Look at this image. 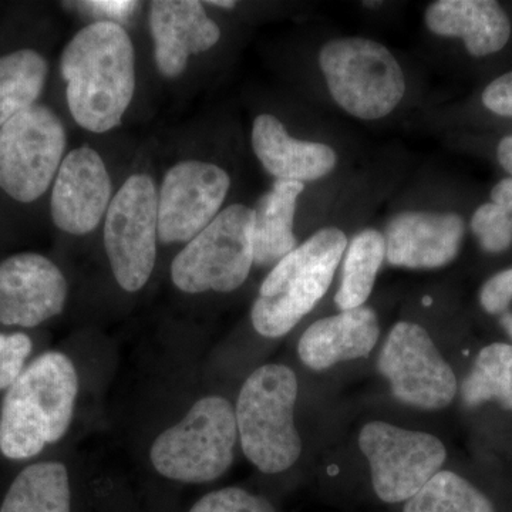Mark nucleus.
<instances>
[{
	"label": "nucleus",
	"instance_id": "nucleus-1",
	"mask_svg": "<svg viewBox=\"0 0 512 512\" xmlns=\"http://www.w3.org/2000/svg\"><path fill=\"white\" fill-rule=\"evenodd\" d=\"M60 69L74 121L92 133L120 126L136 90L134 47L117 22L99 20L64 47Z\"/></svg>",
	"mask_w": 512,
	"mask_h": 512
},
{
	"label": "nucleus",
	"instance_id": "nucleus-24",
	"mask_svg": "<svg viewBox=\"0 0 512 512\" xmlns=\"http://www.w3.org/2000/svg\"><path fill=\"white\" fill-rule=\"evenodd\" d=\"M468 407L495 400L512 412V345L493 343L478 353L470 375L461 386Z\"/></svg>",
	"mask_w": 512,
	"mask_h": 512
},
{
	"label": "nucleus",
	"instance_id": "nucleus-7",
	"mask_svg": "<svg viewBox=\"0 0 512 512\" xmlns=\"http://www.w3.org/2000/svg\"><path fill=\"white\" fill-rule=\"evenodd\" d=\"M254 208L232 204L192 238L171 265L174 285L185 293L237 291L254 265Z\"/></svg>",
	"mask_w": 512,
	"mask_h": 512
},
{
	"label": "nucleus",
	"instance_id": "nucleus-5",
	"mask_svg": "<svg viewBox=\"0 0 512 512\" xmlns=\"http://www.w3.org/2000/svg\"><path fill=\"white\" fill-rule=\"evenodd\" d=\"M318 63L333 101L355 119L382 120L407 92L402 64L369 37H335L323 43Z\"/></svg>",
	"mask_w": 512,
	"mask_h": 512
},
{
	"label": "nucleus",
	"instance_id": "nucleus-4",
	"mask_svg": "<svg viewBox=\"0 0 512 512\" xmlns=\"http://www.w3.org/2000/svg\"><path fill=\"white\" fill-rule=\"evenodd\" d=\"M296 399L298 379L284 365L259 367L239 392L235 417L242 451L262 473H284L301 457Z\"/></svg>",
	"mask_w": 512,
	"mask_h": 512
},
{
	"label": "nucleus",
	"instance_id": "nucleus-21",
	"mask_svg": "<svg viewBox=\"0 0 512 512\" xmlns=\"http://www.w3.org/2000/svg\"><path fill=\"white\" fill-rule=\"evenodd\" d=\"M342 276L335 295L340 312L365 306L375 288L383 262L386 261V241L383 232L365 228L350 239L342 259Z\"/></svg>",
	"mask_w": 512,
	"mask_h": 512
},
{
	"label": "nucleus",
	"instance_id": "nucleus-13",
	"mask_svg": "<svg viewBox=\"0 0 512 512\" xmlns=\"http://www.w3.org/2000/svg\"><path fill=\"white\" fill-rule=\"evenodd\" d=\"M66 278L46 256L26 252L0 264V323L36 328L63 312Z\"/></svg>",
	"mask_w": 512,
	"mask_h": 512
},
{
	"label": "nucleus",
	"instance_id": "nucleus-15",
	"mask_svg": "<svg viewBox=\"0 0 512 512\" xmlns=\"http://www.w3.org/2000/svg\"><path fill=\"white\" fill-rule=\"evenodd\" d=\"M383 235L390 265L440 269L460 254L466 222L456 212L403 211L390 218Z\"/></svg>",
	"mask_w": 512,
	"mask_h": 512
},
{
	"label": "nucleus",
	"instance_id": "nucleus-20",
	"mask_svg": "<svg viewBox=\"0 0 512 512\" xmlns=\"http://www.w3.org/2000/svg\"><path fill=\"white\" fill-rule=\"evenodd\" d=\"M303 191L305 184L275 180L271 190L256 202L252 228L254 265L274 268L298 247L293 227L296 207Z\"/></svg>",
	"mask_w": 512,
	"mask_h": 512
},
{
	"label": "nucleus",
	"instance_id": "nucleus-9",
	"mask_svg": "<svg viewBox=\"0 0 512 512\" xmlns=\"http://www.w3.org/2000/svg\"><path fill=\"white\" fill-rule=\"evenodd\" d=\"M158 194L153 178L131 175L110 202L104 245L114 278L127 292L147 284L156 265Z\"/></svg>",
	"mask_w": 512,
	"mask_h": 512
},
{
	"label": "nucleus",
	"instance_id": "nucleus-32",
	"mask_svg": "<svg viewBox=\"0 0 512 512\" xmlns=\"http://www.w3.org/2000/svg\"><path fill=\"white\" fill-rule=\"evenodd\" d=\"M491 202L512 214V177L504 178L491 190Z\"/></svg>",
	"mask_w": 512,
	"mask_h": 512
},
{
	"label": "nucleus",
	"instance_id": "nucleus-25",
	"mask_svg": "<svg viewBox=\"0 0 512 512\" xmlns=\"http://www.w3.org/2000/svg\"><path fill=\"white\" fill-rule=\"evenodd\" d=\"M403 512H495L494 505L466 478L441 470L404 504Z\"/></svg>",
	"mask_w": 512,
	"mask_h": 512
},
{
	"label": "nucleus",
	"instance_id": "nucleus-19",
	"mask_svg": "<svg viewBox=\"0 0 512 512\" xmlns=\"http://www.w3.org/2000/svg\"><path fill=\"white\" fill-rule=\"evenodd\" d=\"M433 35L463 39L467 52L485 57L500 52L511 37V22L494 0H437L424 12Z\"/></svg>",
	"mask_w": 512,
	"mask_h": 512
},
{
	"label": "nucleus",
	"instance_id": "nucleus-31",
	"mask_svg": "<svg viewBox=\"0 0 512 512\" xmlns=\"http://www.w3.org/2000/svg\"><path fill=\"white\" fill-rule=\"evenodd\" d=\"M80 6H86V8L94 10L97 13H103L107 18H110L109 22H114L113 19H126L131 13L136 10L138 3L136 2H123V0H103V2H84L80 3Z\"/></svg>",
	"mask_w": 512,
	"mask_h": 512
},
{
	"label": "nucleus",
	"instance_id": "nucleus-10",
	"mask_svg": "<svg viewBox=\"0 0 512 512\" xmlns=\"http://www.w3.org/2000/svg\"><path fill=\"white\" fill-rule=\"evenodd\" d=\"M359 447L370 464L373 490L387 504L406 503L446 463L440 439L424 431L370 421L359 434Z\"/></svg>",
	"mask_w": 512,
	"mask_h": 512
},
{
	"label": "nucleus",
	"instance_id": "nucleus-27",
	"mask_svg": "<svg viewBox=\"0 0 512 512\" xmlns=\"http://www.w3.org/2000/svg\"><path fill=\"white\" fill-rule=\"evenodd\" d=\"M190 512H276L261 495L248 493L238 487L222 488L204 495Z\"/></svg>",
	"mask_w": 512,
	"mask_h": 512
},
{
	"label": "nucleus",
	"instance_id": "nucleus-11",
	"mask_svg": "<svg viewBox=\"0 0 512 512\" xmlns=\"http://www.w3.org/2000/svg\"><path fill=\"white\" fill-rule=\"evenodd\" d=\"M377 369L389 380L394 399L421 410L453 402L457 377L430 333L414 322H397L380 350Z\"/></svg>",
	"mask_w": 512,
	"mask_h": 512
},
{
	"label": "nucleus",
	"instance_id": "nucleus-34",
	"mask_svg": "<svg viewBox=\"0 0 512 512\" xmlns=\"http://www.w3.org/2000/svg\"><path fill=\"white\" fill-rule=\"evenodd\" d=\"M501 326H503L505 332L508 333V336L512 339V313L505 312L500 319Z\"/></svg>",
	"mask_w": 512,
	"mask_h": 512
},
{
	"label": "nucleus",
	"instance_id": "nucleus-26",
	"mask_svg": "<svg viewBox=\"0 0 512 512\" xmlns=\"http://www.w3.org/2000/svg\"><path fill=\"white\" fill-rule=\"evenodd\" d=\"M470 227L485 252L500 254L512 245V214L494 202L477 208Z\"/></svg>",
	"mask_w": 512,
	"mask_h": 512
},
{
	"label": "nucleus",
	"instance_id": "nucleus-29",
	"mask_svg": "<svg viewBox=\"0 0 512 512\" xmlns=\"http://www.w3.org/2000/svg\"><path fill=\"white\" fill-rule=\"evenodd\" d=\"M512 302V268L491 276L480 291V303L490 315L507 312Z\"/></svg>",
	"mask_w": 512,
	"mask_h": 512
},
{
	"label": "nucleus",
	"instance_id": "nucleus-33",
	"mask_svg": "<svg viewBox=\"0 0 512 512\" xmlns=\"http://www.w3.org/2000/svg\"><path fill=\"white\" fill-rule=\"evenodd\" d=\"M498 163L512 175V136L504 137L497 148Z\"/></svg>",
	"mask_w": 512,
	"mask_h": 512
},
{
	"label": "nucleus",
	"instance_id": "nucleus-30",
	"mask_svg": "<svg viewBox=\"0 0 512 512\" xmlns=\"http://www.w3.org/2000/svg\"><path fill=\"white\" fill-rule=\"evenodd\" d=\"M481 100L491 113L512 117V72L505 73L488 84Z\"/></svg>",
	"mask_w": 512,
	"mask_h": 512
},
{
	"label": "nucleus",
	"instance_id": "nucleus-2",
	"mask_svg": "<svg viewBox=\"0 0 512 512\" xmlns=\"http://www.w3.org/2000/svg\"><path fill=\"white\" fill-rule=\"evenodd\" d=\"M79 379L70 357L46 352L9 387L0 409V453L28 460L69 430Z\"/></svg>",
	"mask_w": 512,
	"mask_h": 512
},
{
	"label": "nucleus",
	"instance_id": "nucleus-18",
	"mask_svg": "<svg viewBox=\"0 0 512 512\" xmlns=\"http://www.w3.org/2000/svg\"><path fill=\"white\" fill-rule=\"evenodd\" d=\"M380 336L377 313L369 306L313 322L299 340L303 365L323 372L338 363L369 357Z\"/></svg>",
	"mask_w": 512,
	"mask_h": 512
},
{
	"label": "nucleus",
	"instance_id": "nucleus-14",
	"mask_svg": "<svg viewBox=\"0 0 512 512\" xmlns=\"http://www.w3.org/2000/svg\"><path fill=\"white\" fill-rule=\"evenodd\" d=\"M111 180L106 164L93 148L83 146L64 157L53 184L50 212L67 234L94 231L109 210Z\"/></svg>",
	"mask_w": 512,
	"mask_h": 512
},
{
	"label": "nucleus",
	"instance_id": "nucleus-3",
	"mask_svg": "<svg viewBox=\"0 0 512 512\" xmlns=\"http://www.w3.org/2000/svg\"><path fill=\"white\" fill-rule=\"evenodd\" d=\"M349 239L336 227L320 228L271 269L252 306V325L264 338H282L328 293Z\"/></svg>",
	"mask_w": 512,
	"mask_h": 512
},
{
	"label": "nucleus",
	"instance_id": "nucleus-17",
	"mask_svg": "<svg viewBox=\"0 0 512 512\" xmlns=\"http://www.w3.org/2000/svg\"><path fill=\"white\" fill-rule=\"evenodd\" d=\"M251 140L256 158L275 180L313 183L332 174L338 165L335 148L292 137L272 114L256 117Z\"/></svg>",
	"mask_w": 512,
	"mask_h": 512
},
{
	"label": "nucleus",
	"instance_id": "nucleus-28",
	"mask_svg": "<svg viewBox=\"0 0 512 512\" xmlns=\"http://www.w3.org/2000/svg\"><path fill=\"white\" fill-rule=\"evenodd\" d=\"M33 343L25 333H0V390L9 389L25 370Z\"/></svg>",
	"mask_w": 512,
	"mask_h": 512
},
{
	"label": "nucleus",
	"instance_id": "nucleus-8",
	"mask_svg": "<svg viewBox=\"0 0 512 512\" xmlns=\"http://www.w3.org/2000/svg\"><path fill=\"white\" fill-rule=\"evenodd\" d=\"M66 131L49 107L33 104L0 127V188L29 204L42 197L64 160Z\"/></svg>",
	"mask_w": 512,
	"mask_h": 512
},
{
	"label": "nucleus",
	"instance_id": "nucleus-23",
	"mask_svg": "<svg viewBox=\"0 0 512 512\" xmlns=\"http://www.w3.org/2000/svg\"><path fill=\"white\" fill-rule=\"evenodd\" d=\"M47 72L45 57L36 50H16L0 57V127L36 104Z\"/></svg>",
	"mask_w": 512,
	"mask_h": 512
},
{
	"label": "nucleus",
	"instance_id": "nucleus-35",
	"mask_svg": "<svg viewBox=\"0 0 512 512\" xmlns=\"http://www.w3.org/2000/svg\"><path fill=\"white\" fill-rule=\"evenodd\" d=\"M207 5L217 6V8L222 9H234L237 6V2L234 0H227V2H221V0H212V2H207Z\"/></svg>",
	"mask_w": 512,
	"mask_h": 512
},
{
	"label": "nucleus",
	"instance_id": "nucleus-22",
	"mask_svg": "<svg viewBox=\"0 0 512 512\" xmlns=\"http://www.w3.org/2000/svg\"><path fill=\"white\" fill-rule=\"evenodd\" d=\"M0 512H72L66 467L57 461L30 464L10 484Z\"/></svg>",
	"mask_w": 512,
	"mask_h": 512
},
{
	"label": "nucleus",
	"instance_id": "nucleus-12",
	"mask_svg": "<svg viewBox=\"0 0 512 512\" xmlns=\"http://www.w3.org/2000/svg\"><path fill=\"white\" fill-rule=\"evenodd\" d=\"M231 178L224 168L183 161L165 174L158 194V238L164 244L190 242L221 212Z\"/></svg>",
	"mask_w": 512,
	"mask_h": 512
},
{
	"label": "nucleus",
	"instance_id": "nucleus-6",
	"mask_svg": "<svg viewBox=\"0 0 512 512\" xmlns=\"http://www.w3.org/2000/svg\"><path fill=\"white\" fill-rule=\"evenodd\" d=\"M237 440L234 406L224 397H204L180 423L157 437L150 451L151 463L170 480L210 483L234 463Z\"/></svg>",
	"mask_w": 512,
	"mask_h": 512
},
{
	"label": "nucleus",
	"instance_id": "nucleus-16",
	"mask_svg": "<svg viewBox=\"0 0 512 512\" xmlns=\"http://www.w3.org/2000/svg\"><path fill=\"white\" fill-rule=\"evenodd\" d=\"M150 28L157 67L165 77L183 74L190 56L207 52L221 39L220 26L198 0H156Z\"/></svg>",
	"mask_w": 512,
	"mask_h": 512
}]
</instances>
